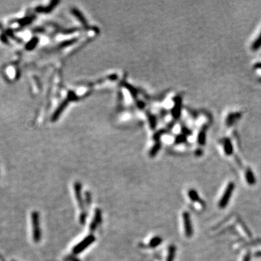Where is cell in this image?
<instances>
[{"label":"cell","instance_id":"1","mask_svg":"<svg viewBox=\"0 0 261 261\" xmlns=\"http://www.w3.org/2000/svg\"><path fill=\"white\" fill-rule=\"evenodd\" d=\"M234 188L235 185L233 182H231V183H228L226 190H225L224 195H223L222 197H221V199L219 201L218 206L220 208H224V207H226L228 205V203L229 202L230 199H231V197L232 195Z\"/></svg>","mask_w":261,"mask_h":261},{"label":"cell","instance_id":"2","mask_svg":"<svg viewBox=\"0 0 261 261\" xmlns=\"http://www.w3.org/2000/svg\"><path fill=\"white\" fill-rule=\"evenodd\" d=\"M32 226H33V236L35 242H39L40 239V230L39 227V215L37 212H33L32 216Z\"/></svg>","mask_w":261,"mask_h":261},{"label":"cell","instance_id":"3","mask_svg":"<svg viewBox=\"0 0 261 261\" xmlns=\"http://www.w3.org/2000/svg\"><path fill=\"white\" fill-rule=\"evenodd\" d=\"M183 225H184L185 234H186V236H188V237H190V236H192V234H193V228H192V224L189 213L187 212L183 213Z\"/></svg>","mask_w":261,"mask_h":261},{"label":"cell","instance_id":"4","mask_svg":"<svg viewBox=\"0 0 261 261\" xmlns=\"http://www.w3.org/2000/svg\"><path fill=\"white\" fill-rule=\"evenodd\" d=\"M94 236H89L87 238H86L82 242H81L79 245H78L75 247L74 250H73V252L74 253H78V252L83 251L86 247H88L94 241Z\"/></svg>","mask_w":261,"mask_h":261},{"label":"cell","instance_id":"5","mask_svg":"<svg viewBox=\"0 0 261 261\" xmlns=\"http://www.w3.org/2000/svg\"><path fill=\"white\" fill-rule=\"evenodd\" d=\"M246 176V180L249 184L253 185L255 183V181H255V178L254 176L253 173H252V171L250 169H247V171H246V176Z\"/></svg>","mask_w":261,"mask_h":261},{"label":"cell","instance_id":"6","mask_svg":"<svg viewBox=\"0 0 261 261\" xmlns=\"http://www.w3.org/2000/svg\"><path fill=\"white\" fill-rule=\"evenodd\" d=\"M224 150L226 154L228 155H231L233 153V147L231 145V142L228 139H226L224 143Z\"/></svg>","mask_w":261,"mask_h":261},{"label":"cell","instance_id":"7","mask_svg":"<svg viewBox=\"0 0 261 261\" xmlns=\"http://www.w3.org/2000/svg\"><path fill=\"white\" fill-rule=\"evenodd\" d=\"M189 197L190 200L194 201V202H197V201H199V200H200L198 193L195 189H190L189 191Z\"/></svg>","mask_w":261,"mask_h":261},{"label":"cell","instance_id":"8","mask_svg":"<svg viewBox=\"0 0 261 261\" xmlns=\"http://www.w3.org/2000/svg\"><path fill=\"white\" fill-rule=\"evenodd\" d=\"M175 252H176V248L175 247L171 246L169 248V252H168V256L167 258V261H173L175 257Z\"/></svg>","mask_w":261,"mask_h":261},{"label":"cell","instance_id":"9","mask_svg":"<svg viewBox=\"0 0 261 261\" xmlns=\"http://www.w3.org/2000/svg\"><path fill=\"white\" fill-rule=\"evenodd\" d=\"M198 142H199V144H200V145H205V130H202V131H201L200 133V134H199Z\"/></svg>","mask_w":261,"mask_h":261},{"label":"cell","instance_id":"10","mask_svg":"<svg viewBox=\"0 0 261 261\" xmlns=\"http://www.w3.org/2000/svg\"><path fill=\"white\" fill-rule=\"evenodd\" d=\"M100 217H101L100 212H99V210H97V213H96L94 221L93 222V224H92V226H91V229H94V228H95L96 225H97V223L99 222V221H100Z\"/></svg>","mask_w":261,"mask_h":261},{"label":"cell","instance_id":"11","mask_svg":"<svg viewBox=\"0 0 261 261\" xmlns=\"http://www.w3.org/2000/svg\"><path fill=\"white\" fill-rule=\"evenodd\" d=\"M260 46H261V34L260 37L257 38V40L253 43V44H252V49H253V50H257V49H258L260 47Z\"/></svg>","mask_w":261,"mask_h":261},{"label":"cell","instance_id":"12","mask_svg":"<svg viewBox=\"0 0 261 261\" xmlns=\"http://www.w3.org/2000/svg\"><path fill=\"white\" fill-rule=\"evenodd\" d=\"M161 242H162V239H161L160 238V237L154 238L153 239H152V241H151V242H150L151 247H156V246H157V245H158Z\"/></svg>","mask_w":261,"mask_h":261},{"label":"cell","instance_id":"13","mask_svg":"<svg viewBox=\"0 0 261 261\" xmlns=\"http://www.w3.org/2000/svg\"><path fill=\"white\" fill-rule=\"evenodd\" d=\"M243 261H250V254H247L244 257Z\"/></svg>","mask_w":261,"mask_h":261}]
</instances>
